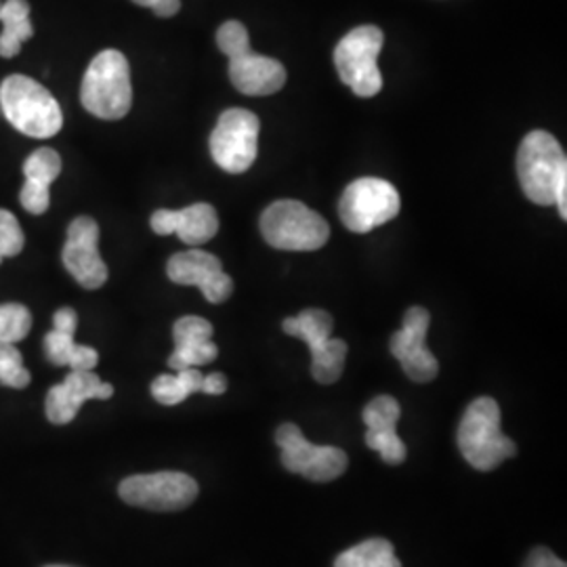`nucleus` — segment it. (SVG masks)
Returning <instances> with one entry per match:
<instances>
[{
    "instance_id": "obj_1",
    "label": "nucleus",
    "mask_w": 567,
    "mask_h": 567,
    "mask_svg": "<svg viewBox=\"0 0 567 567\" xmlns=\"http://www.w3.org/2000/svg\"><path fill=\"white\" fill-rule=\"evenodd\" d=\"M0 110L13 128L34 140H51L63 126L58 100L25 74H11L0 82Z\"/></svg>"
},
{
    "instance_id": "obj_2",
    "label": "nucleus",
    "mask_w": 567,
    "mask_h": 567,
    "mask_svg": "<svg viewBox=\"0 0 567 567\" xmlns=\"http://www.w3.org/2000/svg\"><path fill=\"white\" fill-rule=\"evenodd\" d=\"M217 44L229 58V81L244 95H274L286 84V68L250 49L248 30L240 21H225L217 32Z\"/></svg>"
},
{
    "instance_id": "obj_3",
    "label": "nucleus",
    "mask_w": 567,
    "mask_h": 567,
    "mask_svg": "<svg viewBox=\"0 0 567 567\" xmlns=\"http://www.w3.org/2000/svg\"><path fill=\"white\" fill-rule=\"evenodd\" d=\"M84 110L102 121H121L133 105L128 60L116 49H105L91 61L81 86Z\"/></svg>"
},
{
    "instance_id": "obj_4",
    "label": "nucleus",
    "mask_w": 567,
    "mask_h": 567,
    "mask_svg": "<svg viewBox=\"0 0 567 567\" xmlns=\"http://www.w3.org/2000/svg\"><path fill=\"white\" fill-rule=\"evenodd\" d=\"M458 450L477 471H494L517 456V446L501 429V408L492 398H477L465 410L458 425Z\"/></svg>"
},
{
    "instance_id": "obj_5",
    "label": "nucleus",
    "mask_w": 567,
    "mask_h": 567,
    "mask_svg": "<svg viewBox=\"0 0 567 567\" xmlns=\"http://www.w3.org/2000/svg\"><path fill=\"white\" fill-rule=\"evenodd\" d=\"M567 175L564 147L547 131H532L517 152V177L527 200L540 206L555 204V187Z\"/></svg>"
},
{
    "instance_id": "obj_6",
    "label": "nucleus",
    "mask_w": 567,
    "mask_h": 567,
    "mask_svg": "<svg viewBox=\"0 0 567 567\" xmlns=\"http://www.w3.org/2000/svg\"><path fill=\"white\" fill-rule=\"evenodd\" d=\"M265 243L278 250L309 252L322 248L330 238V227L316 210L299 200L269 204L261 215Z\"/></svg>"
},
{
    "instance_id": "obj_7",
    "label": "nucleus",
    "mask_w": 567,
    "mask_h": 567,
    "mask_svg": "<svg viewBox=\"0 0 567 567\" xmlns=\"http://www.w3.org/2000/svg\"><path fill=\"white\" fill-rule=\"evenodd\" d=\"M385 34L377 25H360L351 30L334 49V65L339 79L358 97H374L383 89V74L379 70V55Z\"/></svg>"
},
{
    "instance_id": "obj_8",
    "label": "nucleus",
    "mask_w": 567,
    "mask_h": 567,
    "mask_svg": "<svg viewBox=\"0 0 567 567\" xmlns=\"http://www.w3.org/2000/svg\"><path fill=\"white\" fill-rule=\"evenodd\" d=\"M284 332L297 337L311 349V377L320 385H332L341 379L347 360V343L332 339V316L324 309H305L284 320Z\"/></svg>"
},
{
    "instance_id": "obj_9",
    "label": "nucleus",
    "mask_w": 567,
    "mask_h": 567,
    "mask_svg": "<svg viewBox=\"0 0 567 567\" xmlns=\"http://www.w3.org/2000/svg\"><path fill=\"white\" fill-rule=\"evenodd\" d=\"M402 210V198L395 185L379 177H362L347 185L339 203L344 227L353 234H368L389 224Z\"/></svg>"
},
{
    "instance_id": "obj_10",
    "label": "nucleus",
    "mask_w": 567,
    "mask_h": 567,
    "mask_svg": "<svg viewBox=\"0 0 567 567\" xmlns=\"http://www.w3.org/2000/svg\"><path fill=\"white\" fill-rule=\"evenodd\" d=\"M259 131L261 122L250 110H225L210 133L213 161L229 175H243L257 161Z\"/></svg>"
},
{
    "instance_id": "obj_11",
    "label": "nucleus",
    "mask_w": 567,
    "mask_h": 567,
    "mask_svg": "<svg viewBox=\"0 0 567 567\" xmlns=\"http://www.w3.org/2000/svg\"><path fill=\"white\" fill-rule=\"evenodd\" d=\"M122 501L131 507L147 511H182L198 496L194 477L179 471H161L150 475L126 477L118 487Z\"/></svg>"
},
{
    "instance_id": "obj_12",
    "label": "nucleus",
    "mask_w": 567,
    "mask_h": 567,
    "mask_svg": "<svg viewBox=\"0 0 567 567\" xmlns=\"http://www.w3.org/2000/svg\"><path fill=\"white\" fill-rule=\"evenodd\" d=\"M276 442L282 447L284 468L303 475L309 482H332L341 477L349 465L343 450L307 442L301 429L292 423H286L276 431Z\"/></svg>"
},
{
    "instance_id": "obj_13",
    "label": "nucleus",
    "mask_w": 567,
    "mask_h": 567,
    "mask_svg": "<svg viewBox=\"0 0 567 567\" xmlns=\"http://www.w3.org/2000/svg\"><path fill=\"white\" fill-rule=\"evenodd\" d=\"M61 261L86 290H97L107 282V265L100 255V225L93 217L82 215L70 224Z\"/></svg>"
},
{
    "instance_id": "obj_14",
    "label": "nucleus",
    "mask_w": 567,
    "mask_h": 567,
    "mask_svg": "<svg viewBox=\"0 0 567 567\" xmlns=\"http://www.w3.org/2000/svg\"><path fill=\"white\" fill-rule=\"evenodd\" d=\"M429 322L425 307H410L404 313V326L389 341L393 358L414 383H431L440 372L437 358L426 347Z\"/></svg>"
},
{
    "instance_id": "obj_15",
    "label": "nucleus",
    "mask_w": 567,
    "mask_h": 567,
    "mask_svg": "<svg viewBox=\"0 0 567 567\" xmlns=\"http://www.w3.org/2000/svg\"><path fill=\"white\" fill-rule=\"evenodd\" d=\"M168 280L182 286H198L208 303H225L234 295V280L224 271L221 261L200 248L177 252L166 264Z\"/></svg>"
},
{
    "instance_id": "obj_16",
    "label": "nucleus",
    "mask_w": 567,
    "mask_h": 567,
    "mask_svg": "<svg viewBox=\"0 0 567 567\" xmlns=\"http://www.w3.org/2000/svg\"><path fill=\"white\" fill-rule=\"evenodd\" d=\"M114 386L103 383L93 370H70L60 385L51 386L47 393V419L53 425H68L76 419L79 410L89 400H110Z\"/></svg>"
},
{
    "instance_id": "obj_17",
    "label": "nucleus",
    "mask_w": 567,
    "mask_h": 567,
    "mask_svg": "<svg viewBox=\"0 0 567 567\" xmlns=\"http://www.w3.org/2000/svg\"><path fill=\"white\" fill-rule=\"evenodd\" d=\"M152 231L158 236L177 234L182 243L189 246H200L213 240L219 231V215L213 204L198 203L182 208V210H168L161 208L150 219Z\"/></svg>"
},
{
    "instance_id": "obj_18",
    "label": "nucleus",
    "mask_w": 567,
    "mask_h": 567,
    "mask_svg": "<svg viewBox=\"0 0 567 567\" xmlns=\"http://www.w3.org/2000/svg\"><path fill=\"white\" fill-rule=\"evenodd\" d=\"M76 311L72 307H61L53 316V330L47 332L42 341L44 358L53 365H68L70 370H93L100 364V353L93 347L76 344Z\"/></svg>"
},
{
    "instance_id": "obj_19",
    "label": "nucleus",
    "mask_w": 567,
    "mask_h": 567,
    "mask_svg": "<svg viewBox=\"0 0 567 567\" xmlns=\"http://www.w3.org/2000/svg\"><path fill=\"white\" fill-rule=\"evenodd\" d=\"M175 351L168 358V365L179 372L185 368L210 364L217 360L219 349L213 343V324L198 316H185L173 326Z\"/></svg>"
},
{
    "instance_id": "obj_20",
    "label": "nucleus",
    "mask_w": 567,
    "mask_h": 567,
    "mask_svg": "<svg viewBox=\"0 0 567 567\" xmlns=\"http://www.w3.org/2000/svg\"><path fill=\"white\" fill-rule=\"evenodd\" d=\"M61 156L53 147H39L23 164L25 183L21 187L20 203L30 215H42L49 210L51 183L60 177Z\"/></svg>"
},
{
    "instance_id": "obj_21",
    "label": "nucleus",
    "mask_w": 567,
    "mask_h": 567,
    "mask_svg": "<svg viewBox=\"0 0 567 567\" xmlns=\"http://www.w3.org/2000/svg\"><path fill=\"white\" fill-rule=\"evenodd\" d=\"M0 58L11 60L21 51V44L34 37V25L30 21L28 0H4L0 4Z\"/></svg>"
},
{
    "instance_id": "obj_22",
    "label": "nucleus",
    "mask_w": 567,
    "mask_h": 567,
    "mask_svg": "<svg viewBox=\"0 0 567 567\" xmlns=\"http://www.w3.org/2000/svg\"><path fill=\"white\" fill-rule=\"evenodd\" d=\"M204 374L198 368H185L177 374H161L152 383V395L158 404L177 405L192 393L203 391Z\"/></svg>"
},
{
    "instance_id": "obj_23",
    "label": "nucleus",
    "mask_w": 567,
    "mask_h": 567,
    "mask_svg": "<svg viewBox=\"0 0 567 567\" xmlns=\"http://www.w3.org/2000/svg\"><path fill=\"white\" fill-rule=\"evenodd\" d=\"M334 567H402L395 548L385 538H370L347 548L334 559Z\"/></svg>"
},
{
    "instance_id": "obj_24",
    "label": "nucleus",
    "mask_w": 567,
    "mask_h": 567,
    "mask_svg": "<svg viewBox=\"0 0 567 567\" xmlns=\"http://www.w3.org/2000/svg\"><path fill=\"white\" fill-rule=\"evenodd\" d=\"M32 328V313L25 305H0V341L18 344Z\"/></svg>"
},
{
    "instance_id": "obj_25",
    "label": "nucleus",
    "mask_w": 567,
    "mask_h": 567,
    "mask_svg": "<svg viewBox=\"0 0 567 567\" xmlns=\"http://www.w3.org/2000/svg\"><path fill=\"white\" fill-rule=\"evenodd\" d=\"M402 416V408L391 395H379L364 408V423L368 431L389 433L398 431V421Z\"/></svg>"
},
{
    "instance_id": "obj_26",
    "label": "nucleus",
    "mask_w": 567,
    "mask_h": 567,
    "mask_svg": "<svg viewBox=\"0 0 567 567\" xmlns=\"http://www.w3.org/2000/svg\"><path fill=\"white\" fill-rule=\"evenodd\" d=\"M0 385L25 389L30 385V372L23 368L20 349L13 343L0 341Z\"/></svg>"
},
{
    "instance_id": "obj_27",
    "label": "nucleus",
    "mask_w": 567,
    "mask_h": 567,
    "mask_svg": "<svg viewBox=\"0 0 567 567\" xmlns=\"http://www.w3.org/2000/svg\"><path fill=\"white\" fill-rule=\"evenodd\" d=\"M365 446L370 450H377L386 465H402L405 461V452H408L402 437L398 435V431H389V433L368 431L365 433Z\"/></svg>"
},
{
    "instance_id": "obj_28",
    "label": "nucleus",
    "mask_w": 567,
    "mask_h": 567,
    "mask_svg": "<svg viewBox=\"0 0 567 567\" xmlns=\"http://www.w3.org/2000/svg\"><path fill=\"white\" fill-rule=\"evenodd\" d=\"M25 236L20 221L7 208H0V264L7 257H18L23 250Z\"/></svg>"
},
{
    "instance_id": "obj_29",
    "label": "nucleus",
    "mask_w": 567,
    "mask_h": 567,
    "mask_svg": "<svg viewBox=\"0 0 567 567\" xmlns=\"http://www.w3.org/2000/svg\"><path fill=\"white\" fill-rule=\"evenodd\" d=\"M524 567H567L564 559H559L553 550L545 547H536L529 557H527L526 566Z\"/></svg>"
},
{
    "instance_id": "obj_30",
    "label": "nucleus",
    "mask_w": 567,
    "mask_h": 567,
    "mask_svg": "<svg viewBox=\"0 0 567 567\" xmlns=\"http://www.w3.org/2000/svg\"><path fill=\"white\" fill-rule=\"evenodd\" d=\"M133 2L152 9L158 18H173L182 9V0H133Z\"/></svg>"
},
{
    "instance_id": "obj_31",
    "label": "nucleus",
    "mask_w": 567,
    "mask_h": 567,
    "mask_svg": "<svg viewBox=\"0 0 567 567\" xmlns=\"http://www.w3.org/2000/svg\"><path fill=\"white\" fill-rule=\"evenodd\" d=\"M227 391V379H225L221 372H213V374H206L203 381V393L208 395H221Z\"/></svg>"
},
{
    "instance_id": "obj_32",
    "label": "nucleus",
    "mask_w": 567,
    "mask_h": 567,
    "mask_svg": "<svg viewBox=\"0 0 567 567\" xmlns=\"http://www.w3.org/2000/svg\"><path fill=\"white\" fill-rule=\"evenodd\" d=\"M47 567H72V566H47Z\"/></svg>"
},
{
    "instance_id": "obj_33",
    "label": "nucleus",
    "mask_w": 567,
    "mask_h": 567,
    "mask_svg": "<svg viewBox=\"0 0 567 567\" xmlns=\"http://www.w3.org/2000/svg\"><path fill=\"white\" fill-rule=\"evenodd\" d=\"M0 4H2V2H0Z\"/></svg>"
}]
</instances>
